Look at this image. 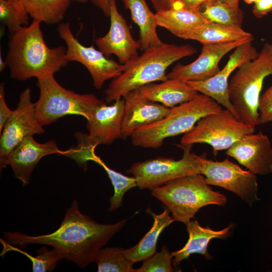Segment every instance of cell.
<instances>
[{"instance_id": "1", "label": "cell", "mask_w": 272, "mask_h": 272, "mask_svg": "<svg viewBox=\"0 0 272 272\" xmlns=\"http://www.w3.org/2000/svg\"><path fill=\"white\" fill-rule=\"evenodd\" d=\"M127 219L114 224H100L82 214L77 200L66 212L59 227L54 232L39 236L20 232H4L6 241L23 248L28 244L51 246L61 259L84 268L94 262L99 250L124 226Z\"/></svg>"}, {"instance_id": "2", "label": "cell", "mask_w": 272, "mask_h": 272, "mask_svg": "<svg viewBox=\"0 0 272 272\" xmlns=\"http://www.w3.org/2000/svg\"><path fill=\"white\" fill-rule=\"evenodd\" d=\"M40 23L33 19L29 26L21 27L10 38L6 62L11 78L24 81L54 75L68 63L64 47L47 46Z\"/></svg>"}, {"instance_id": "3", "label": "cell", "mask_w": 272, "mask_h": 272, "mask_svg": "<svg viewBox=\"0 0 272 272\" xmlns=\"http://www.w3.org/2000/svg\"><path fill=\"white\" fill-rule=\"evenodd\" d=\"M196 52L189 44L179 45L164 42L148 48L140 55L123 64L122 73L113 79L105 90V101L110 103L144 85L166 81L168 79L166 71L170 65Z\"/></svg>"}, {"instance_id": "4", "label": "cell", "mask_w": 272, "mask_h": 272, "mask_svg": "<svg viewBox=\"0 0 272 272\" xmlns=\"http://www.w3.org/2000/svg\"><path fill=\"white\" fill-rule=\"evenodd\" d=\"M272 75V43L265 42L258 56L240 65L229 81L228 95L239 119L255 127L259 124L260 92Z\"/></svg>"}, {"instance_id": "5", "label": "cell", "mask_w": 272, "mask_h": 272, "mask_svg": "<svg viewBox=\"0 0 272 272\" xmlns=\"http://www.w3.org/2000/svg\"><path fill=\"white\" fill-rule=\"evenodd\" d=\"M222 109L213 99L198 93L191 100L171 108L163 119L134 131L130 137L132 144L136 147L157 149L166 139L186 133L202 117Z\"/></svg>"}, {"instance_id": "6", "label": "cell", "mask_w": 272, "mask_h": 272, "mask_svg": "<svg viewBox=\"0 0 272 272\" xmlns=\"http://www.w3.org/2000/svg\"><path fill=\"white\" fill-rule=\"evenodd\" d=\"M151 193L169 210L175 221L186 225L201 208L224 206L227 201L224 194L212 189L201 174L172 180L152 189Z\"/></svg>"}, {"instance_id": "7", "label": "cell", "mask_w": 272, "mask_h": 272, "mask_svg": "<svg viewBox=\"0 0 272 272\" xmlns=\"http://www.w3.org/2000/svg\"><path fill=\"white\" fill-rule=\"evenodd\" d=\"M38 100L34 103L37 119L42 126L70 114L88 119L103 101L92 94H80L65 89L54 75L37 79Z\"/></svg>"}, {"instance_id": "8", "label": "cell", "mask_w": 272, "mask_h": 272, "mask_svg": "<svg viewBox=\"0 0 272 272\" xmlns=\"http://www.w3.org/2000/svg\"><path fill=\"white\" fill-rule=\"evenodd\" d=\"M124 108L123 98L114 101L110 105L104 102L99 105L87 119L89 133L77 132V147L67 150L64 156L73 159L86 169L88 158L97 146L109 145L121 138Z\"/></svg>"}, {"instance_id": "9", "label": "cell", "mask_w": 272, "mask_h": 272, "mask_svg": "<svg viewBox=\"0 0 272 272\" xmlns=\"http://www.w3.org/2000/svg\"><path fill=\"white\" fill-rule=\"evenodd\" d=\"M255 127L237 118L225 108L200 119L181 139L182 145L207 144L213 152L227 150L244 135L255 132Z\"/></svg>"}, {"instance_id": "10", "label": "cell", "mask_w": 272, "mask_h": 272, "mask_svg": "<svg viewBox=\"0 0 272 272\" xmlns=\"http://www.w3.org/2000/svg\"><path fill=\"white\" fill-rule=\"evenodd\" d=\"M183 150L182 158L158 157L133 164L126 172L133 175L140 189H153L183 176L200 174L197 155L191 152L192 145H177Z\"/></svg>"}, {"instance_id": "11", "label": "cell", "mask_w": 272, "mask_h": 272, "mask_svg": "<svg viewBox=\"0 0 272 272\" xmlns=\"http://www.w3.org/2000/svg\"><path fill=\"white\" fill-rule=\"evenodd\" d=\"M200 174L207 183L223 187L238 195L249 206L259 199L256 175L241 168L226 159L222 161L208 159L204 155H197Z\"/></svg>"}, {"instance_id": "12", "label": "cell", "mask_w": 272, "mask_h": 272, "mask_svg": "<svg viewBox=\"0 0 272 272\" xmlns=\"http://www.w3.org/2000/svg\"><path fill=\"white\" fill-rule=\"evenodd\" d=\"M57 31L66 44V57L69 62L77 61L85 66L97 89H100L106 81L116 78L122 73L123 64L109 59L93 46L82 45L73 34L69 23H60Z\"/></svg>"}, {"instance_id": "13", "label": "cell", "mask_w": 272, "mask_h": 272, "mask_svg": "<svg viewBox=\"0 0 272 272\" xmlns=\"http://www.w3.org/2000/svg\"><path fill=\"white\" fill-rule=\"evenodd\" d=\"M31 98L29 88L22 92L17 108L13 110L1 133L0 162L24 138L44 132Z\"/></svg>"}, {"instance_id": "14", "label": "cell", "mask_w": 272, "mask_h": 272, "mask_svg": "<svg viewBox=\"0 0 272 272\" xmlns=\"http://www.w3.org/2000/svg\"><path fill=\"white\" fill-rule=\"evenodd\" d=\"M251 42L244 43L234 49L226 65L211 78L202 81L187 82L194 90L212 98L238 119L228 95L229 79L240 65L258 56L259 52Z\"/></svg>"}, {"instance_id": "15", "label": "cell", "mask_w": 272, "mask_h": 272, "mask_svg": "<svg viewBox=\"0 0 272 272\" xmlns=\"http://www.w3.org/2000/svg\"><path fill=\"white\" fill-rule=\"evenodd\" d=\"M253 39V37L228 43L203 45L199 55L194 61L188 64L178 63L167 75V78L186 82L209 79L220 71L219 63L225 55Z\"/></svg>"}, {"instance_id": "16", "label": "cell", "mask_w": 272, "mask_h": 272, "mask_svg": "<svg viewBox=\"0 0 272 272\" xmlns=\"http://www.w3.org/2000/svg\"><path fill=\"white\" fill-rule=\"evenodd\" d=\"M33 136L24 138L0 162L1 170L7 165L11 167L15 178L23 186L29 184L31 174L42 158L52 154L64 155L66 153L59 150L53 140L39 143Z\"/></svg>"}, {"instance_id": "17", "label": "cell", "mask_w": 272, "mask_h": 272, "mask_svg": "<svg viewBox=\"0 0 272 272\" xmlns=\"http://www.w3.org/2000/svg\"><path fill=\"white\" fill-rule=\"evenodd\" d=\"M226 154L255 175L272 173L271 143L261 131L244 135Z\"/></svg>"}, {"instance_id": "18", "label": "cell", "mask_w": 272, "mask_h": 272, "mask_svg": "<svg viewBox=\"0 0 272 272\" xmlns=\"http://www.w3.org/2000/svg\"><path fill=\"white\" fill-rule=\"evenodd\" d=\"M109 17L108 32L97 38L95 44L107 57L113 54L120 63H126L138 55L139 43L132 37L125 19L118 12L116 0H110Z\"/></svg>"}, {"instance_id": "19", "label": "cell", "mask_w": 272, "mask_h": 272, "mask_svg": "<svg viewBox=\"0 0 272 272\" xmlns=\"http://www.w3.org/2000/svg\"><path fill=\"white\" fill-rule=\"evenodd\" d=\"M123 98L124 108L122 124V139L130 137L138 128L163 119L171 109L160 103L146 99L139 88L129 92Z\"/></svg>"}, {"instance_id": "20", "label": "cell", "mask_w": 272, "mask_h": 272, "mask_svg": "<svg viewBox=\"0 0 272 272\" xmlns=\"http://www.w3.org/2000/svg\"><path fill=\"white\" fill-rule=\"evenodd\" d=\"M147 99L172 108L191 100L198 92L186 82L168 79L159 84L150 83L139 88Z\"/></svg>"}, {"instance_id": "21", "label": "cell", "mask_w": 272, "mask_h": 272, "mask_svg": "<svg viewBox=\"0 0 272 272\" xmlns=\"http://www.w3.org/2000/svg\"><path fill=\"white\" fill-rule=\"evenodd\" d=\"M186 225L189 235L187 243L181 249L172 252L174 257L173 264L175 267L194 253L202 254L206 258L210 259L211 256L207 250L210 241L214 238H226L229 236L230 230L233 226L231 224L226 228L216 231L209 227H202L196 220L190 221Z\"/></svg>"}, {"instance_id": "22", "label": "cell", "mask_w": 272, "mask_h": 272, "mask_svg": "<svg viewBox=\"0 0 272 272\" xmlns=\"http://www.w3.org/2000/svg\"><path fill=\"white\" fill-rule=\"evenodd\" d=\"M125 8L130 13L131 19L139 28L138 40L140 49L148 48L163 43L159 37L156 14L149 8L146 0H122Z\"/></svg>"}, {"instance_id": "23", "label": "cell", "mask_w": 272, "mask_h": 272, "mask_svg": "<svg viewBox=\"0 0 272 272\" xmlns=\"http://www.w3.org/2000/svg\"><path fill=\"white\" fill-rule=\"evenodd\" d=\"M158 26L164 28L181 38L208 21L200 10L182 8L170 9L156 13Z\"/></svg>"}, {"instance_id": "24", "label": "cell", "mask_w": 272, "mask_h": 272, "mask_svg": "<svg viewBox=\"0 0 272 272\" xmlns=\"http://www.w3.org/2000/svg\"><path fill=\"white\" fill-rule=\"evenodd\" d=\"M253 37L252 34L240 27L230 26L207 21L183 39L197 41L202 45L224 43Z\"/></svg>"}, {"instance_id": "25", "label": "cell", "mask_w": 272, "mask_h": 272, "mask_svg": "<svg viewBox=\"0 0 272 272\" xmlns=\"http://www.w3.org/2000/svg\"><path fill=\"white\" fill-rule=\"evenodd\" d=\"M147 212L153 217L154 221L151 229L135 246L124 249L126 257L134 263L143 261L155 254L157 240L162 231L175 220L169 215L167 208L160 214H156L150 209Z\"/></svg>"}, {"instance_id": "26", "label": "cell", "mask_w": 272, "mask_h": 272, "mask_svg": "<svg viewBox=\"0 0 272 272\" xmlns=\"http://www.w3.org/2000/svg\"><path fill=\"white\" fill-rule=\"evenodd\" d=\"M200 11L208 21L241 27L244 13L238 3L223 0L207 1L201 6Z\"/></svg>"}, {"instance_id": "27", "label": "cell", "mask_w": 272, "mask_h": 272, "mask_svg": "<svg viewBox=\"0 0 272 272\" xmlns=\"http://www.w3.org/2000/svg\"><path fill=\"white\" fill-rule=\"evenodd\" d=\"M72 0H21L33 19L51 24L61 22Z\"/></svg>"}, {"instance_id": "28", "label": "cell", "mask_w": 272, "mask_h": 272, "mask_svg": "<svg viewBox=\"0 0 272 272\" xmlns=\"http://www.w3.org/2000/svg\"><path fill=\"white\" fill-rule=\"evenodd\" d=\"M98 272H135L133 262L127 258L121 247H106L98 251L95 261Z\"/></svg>"}, {"instance_id": "29", "label": "cell", "mask_w": 272, "mask_h": 272, "mask_svg": "<svg viewBox=\"0 0 272 272\" xmlns=\"http://www.w3.org/2000/svg\"><path fill=\"white\" fill-rule=\"evenodd\" d=\"M89 161L97 163L103 168L110 179L114 188V193L110 197L109 210L113 211L122 205L124 193L130 189L137 186L134 177H128L109 168L95 153L92 154Z\"/></svg>"}, {"instance_id": "30", "label": "cell", "mask_w": 272, "mask_h": 272, "mask_svg": "<svg viewBox=\"0 0 272 272\" xmlns=\"http://www.w3.org/2000/svg\"><path fill=\"white\" fill-rule=\"evenodd\" d=\"M0 240L3 246L1 256L9 251H14L22 253L31 261L33 272L52 271L57 265V262L62 259L58 252L54 248L50 250L45 246L42 247L38 250V254L34 256L25 251L13 246L2 238Z\"/></svg>"}, {"instance_id": "31", "label": "cell", "mask_w": 272, "mask_h": 272, "mask_svg": "<svg viewBox=\"0 0 272 272\" xmlns=\"http://www.w3.org/2000/svg\"><path fill=\"white\" fill-rule=\"evenodd\" d=\"M29 14L21 2L0 0V20L13 34L29 24Z\"/></svg>"}, {"instance_id": "32", "label": "cell", "mask_w": 272, "mask_h": 272, "mask_svg": "<svg viewBox=\"0 0 272 272\" xmlns=\"http://www.w3.org/2000/svg\"><path fill=\"white\" fill-rule=\"evenodd\" d=\"M173 254L165 246L160 252H156L151 257L143 260L142 266L135 269V272H172L174 271L172 265Z\"/></svg>"}, {"instance_id": "33", "label": "cell", "mask_w": 272, "mask_h": 272, "mask_svg": "<svg viewBox=\"0 0 272 272\" xmlns=\"http://www.w3.org/2000/svg\"><path fill=\"white\" fill-rule=\"evenodd\" d=\"M259 113V124L272 121V85L260 96Z\"/></svg>"}, {"instance_id": "34", "label": "cell", "mask_w": 272, "mask_h": 272, "mask_svg": "<svg viewBox=\"0 0 272 272\" xmlns=\"http://www.w3.org/2000/svg\"><path fill=\"white\" fill-rule=\"evenodd\" d=\"M4 88L5 84L2 83L0 86V133L13 112L7 105Z\"/></svg>"}, {"instance_id": "35", "label": "cell", "mask_w": 272, "mask_h": 272, "mask_svg": "<svg viewBox=\"0 0 272 272\" xmlns=\"http://www.w3.org/2000/svg\"><path fill=\"white\" fill-rule=\"evenodd\" d=\"M253 14L257 18H261L272 12V0H259L254 3Z\"/></svg>"}, {"instance_id": "36", "label": "cell", "mask_w": 272, "mask_h": 272, "mask_svg": "<svg viewBox=\"0 0 272 272\" xmlns=\"http://www.w3.org/2000/svg\"><path fill=\"white\" fill-rule=\"evenodd\" d=\"M208 0H172L171 9L182 8L200 10L201 6Z\"/></svg>"}, {"instance_id": "37", "label": "cell", "mask_w": 272, "mask_h": 272, "mask_svg": "<svg viewBox=\"0 0 272 272\" xmlns=\"http://www.w3.org/2000/svg\"><path fill=\"white\" fill-rule=\"evenodd\" d=\"M156 12L169 10L172 7V0H149Z\"/></svg>"}, {"instance_id": "38", "label": "cell", "mask_w": 272, "mask_h": 272, "mask_svg": "<svg viewBox=\"0 0 272 272\" xmlns=\"http://www.w3.org/2000/svg\"><path fill=\"white\" fill-rule=\"evenodd\" d=\"M106 16H110V0H90Z\"/></svg>"}, {"instance_id": "39", "label": "cell", "mask_w": 272, "mask_h": 272, "mask_svg": "<svg viewBox=\"0 0 272 272\" xmlns=\"http://www.w3.org/2000/svg\"><path fill=\"white\" fill-rule=\"evenodd\" d=\"M7 66L6 61H4L2 57L1 54L0 55V71L2 72L6 66Z\"/></svg>"}, {"instance_id": "40", "label": "cell", "mask_w": 272, "mask_h": 272, "mask_svg": "<svg viewBox=\"0 0 272 272\" xmlns=\"http://www.w3.org/2000/svg\"><path fill=\"white\" fill-rule=\"evenodd\" d=\"M243 1H244V2H245L246 3L248 4H251L252 3H254V4L255 3L259 0H243Z\"/></svg>"}, {"instance_id": "41", "label": "cell", "mask_w": 272, "mask_h": 272, "mask_svg": "<svg viewBox=\"0 0 272 272\" xmlns=\"http://www.w3.org/2000/svg\"><path fill=\"white\" fill-rule=\"evenodd\" d=\"M72 1L77 2L79 3H86L87 0H72Z\"/></svg>"}, {"instance_id": "42", "label": "cell", "mask_w": 272, "mask_h": 272, "mask_svg": "<svg viewBox=\"0 0 272 272\" xmlns=\"http://www.w3.org/2000/svg\"><path fill=\"white\" fill-rule=\"evenodd\" d=\"M208 1H210V0H208ZM223 1H227V2H232V3H239V0H223Z\"/></svg>"}, {"instance_id": "43", "label": "cell", "mask_w": 272, "mask_h": 272, "mask_svg": "<svg viewBox=\"0 0 272 272\" xmlns=\"http://www.w3.org/2000/svg\"><path fill=\"white\" fill-rule=\"evenodd\" d=\"M10 1H11L14 2H17V3H19L21 1V0H10Z\"/></svg>"}]
</instances>
